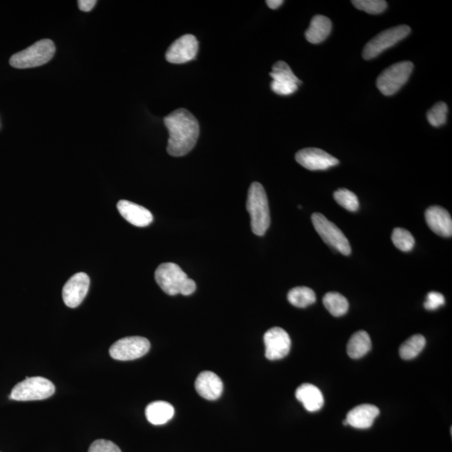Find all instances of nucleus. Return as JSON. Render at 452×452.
Instances as JSON below:
<instances>
[{
    "mask_svg": "<svg viewBox=\"0 0 452 452\" xmlns=\"http://www.w3.org/2000/svg\"><path fill=\"white\" fill-rule=\"evenodd\" d=\"M284 1L283 0H267V6L271 8V10H276L280 6H283Z\"/></svg>",
    "mask_w": 452,
    "mask_h": 452,
    "instance_id": "33",
    "label": "nucleus"
},
{
    "mask_svg": "<svg viewBox=\"0 0 452 452\" xmlns=\"http://www.w3.org/2000/svg\"><path fill=\"white\" fill-rule=\"evenodd\" d=\"M444 304L445 298L441 293L431 292L427 294L426 302L424 303V307L427 310L433 311L444 305Z\"/></svg>",
    "mask_w": 452,
    "mask_h": 452,
    "instance_id": "31",
    "label": "nucleus"
},
{
    "mask_svg": "<svg viewBox=\"0 0 452 452\" xmlns=\"http://www.w3.org/2000/svg\"><path fill=\"white\" fill-rule=\"evenodd\" d=\"M116 207L121 216L133 226L145 227L154 221L153 214L149 209L131 201L120 200Z\"/></svg>",
    "mask_w": 452,
    "mask_h": 452,
    "instance_id": "16",
    "label": "nucleus"
},
{
    "mask_svg": "<svg viewBox=\"0 0 452 452\" xmlns=\"http://www.w3.org/2000/svg\"><path fill=\"white\" fill-rule=\"evenodd\" d=\"M297 399L310 413H316L323 408L324 399L320 389L311 384H303L296 391Z\"/></svg>",
    "mask_w": 452,
    "mask_h": 452,
    "instance_id": "19",
    "label": "nucleus"
},
{
    "mask_svg": "<svg viewBox=\"0 0 452 452\" xmlns=\"http://www.w3.org/2000/svg\"><path fill=\"white\" fill-rule=\"evenodd\" d=\"M334 200L343 208L348 212H356L360 209V201L357 195L346 189H340L334 192Z\"/></svg>",
    "mask_w": 452,
    "mask_h": 452,
    "instance_id": "27",
    "label": "nucleus"
},
{
    "mask_svg": "<svg viewBox=\"0 0 452 452\" xmlns=\"http://www.w3.org/2000/svg\"><path fill=\"white\" fill-rule=\"evenodd\" d=\"M392 241L396 248L404 252H409L414 248L415 238L409 231L396 228L392 233Z\"/></svg>",
    "mask_w": 452,
    "mask_h": 452,
    "instance_id": "26",
    "label": "nucleus"
},
{
    "mask_svg": "<svg viewBox=\"0 0 452 452\" xmlns=\"http://www.w3.org/2000/svg\"><path fill=\"white\" fill-rule=\"evenodd\" d=\"M56 53L55 44L51 39H44L12 56L11 66L17 69L34 68L48 63Z\"/></svg>",
    "mask_w": 452,
    "mask_h": 452,
    "instance_id": "3",
    "label": "nucleus"
},
{
    "mask_svg": "<svg viewBox=\"0 0 452 452\" xmlns=\"http://www.w3.org/2000/svg\"><path fill=\"white\" fill-rule=\"evenodd\" d=\"M266 346V357L269 360L283 359L288 355L291 349V338L288 333L279 326L267 331L264 335Z\"/></svg>",
    "mask_w": 452,
    "mask_h": 452,
    "instance_id": "12",
    "label": "nucleus"
},
{
    "mask_svg": "<svg viewBox=\"0 0 452 452\" xmlns=\"http://www.w3.org/2000/svg\"><path fill=\"white\" fill-rule=\"evenodd\" d=\"M296 160L300 165L311 171L329 169L337 166L339 164L338 159L316 147H308L298 151Z\"/></svg>",
    "mask_w": 452,
    "mask_h": 452,
    "instance_id": "13",
    "label": "nucleus"
},
{
    "mask_svg": "<svg viewBox=\"0 0 452 452\" xmlns=\"http://www.w3.org/2000/svg\"><path fill=\"white\" fill-rule=\"evenodd\" d=\"M146 418L154 426L166 424L173 417L174 408L166 401H154L147 406Z\"/></svg>",
    "mask_w": 452,
    "mask_h": 452,
    "instance_id": "20",
    "label": "nucleus"
},
{
    "mask_svg": "<svg viewBox=\"0 0 452 452\" xmlns=\"http://www.w3.org/2000/svg\"><path fill=\"white\" fill-rule=\"evenodd\" d=\"M447 113L448 107L445 102H438L432 109H429L427 113V120L432 126L437 128L444 125L446 122Z\"/></svg>",
    "mask_w": 452,
    "mask_h": 452,
    "instance_id": "28",
    "label": "nucleus"
},
{
    "mask_svg": "<svg viewBox=\"0 0 452 452\" xmlns=\"http://www.w3.org/2000/svg\"><path fill=\"white\" fill-rule=\"evenodd\" d=\"M324 305L331 314L334 317H341L346 314L348 310V302L346 297L338 293H328L325 295Z\"/></svg>",
    "mask_w": 452,
    "mask_h": 452,
    "instance_id": "25",
    "label": "nucleus"
},
{
    "mask_svg": "<svg viewBox=\"0 0 452 452\" xmlns=\"http://www.w3.org/2000/svg\"><path fill=\"white\" fill-rule=\"evenodd\" d=\"M199 50L198 40L192 35L177 39L166 52V60L173 64H183L195 59Z\"/></svg>",
    "mask_w": 452,
    "mask_h": 452,
    "instance_id": "11",
    "label": "nucleus"
},
{
    "mask_svg": "<svg viewBox=\"0 0 452 452\" xmlns=\"http://www.w3.org/2000/svg\"><path fill=\"white\" fill-rule=\"evenodd\" d=\"M189 277L176 263H163L157 268L155 280L164 292L170 296L181 294Z\"/></svg>",
    "mask_w": 452,
    "mask_h": 452,
    "instance_id": "8",
    "label": "nucleus"
},
{
    "mask_svg": "<svg viewBox=\"0 0 452 452\" xmlns=\"http://www.w3.org/2000/svg\"><path fill=\"white\" fill-rule=\"evenodd\" d=\"M379 415V410L377 406L369 404L358 405L347 415L348 426L357 429L370 428Z\"/></svg>",
    "mask_w": 452,
    "mask_h": 452,
    "instance_id": "18",
    "label": "nucleus"
},
{
    "mask_svg": "<svg viewBox=\"0 0 452 452\" xmlns=\"http://www.w3.org/2000/svg\"><path fill=\"white\" fill-rule=\"evenodd\" d=\"M164 121L169 133V154L182 157L189 154L200 135V124L195 116L189 111L181 109L165 116Z\"/></svg>",
    "mask_w": 452,
    "mask_h": 452,
    "instance_id": "1",
    "label": "nucleus"
},
{
    "mask_svg": "<svg viewBox=\"0 0 452 452\" xmlns=\"http://www.w3.org/2000/svg\"><path fill=\"white\" fill-rule=\"evenodd\" d=\"M414 65L410 61H402L389 66L379 75L377 87L384 96H392L404 86L413 73Z\"/></svg>",
    "mask_w": 452,
    "mask_h": 452,
    "instance_id": "6",
    "label": "nucleus"
},
{
    "mask_svg": "<svg viewBox=\"0 0 452 452\" xmlns=\"http://www.w3.org/2000/svg\"><path fill=\"white\" fill-rule=\"evenodd\" d=\"M246 209L250 216L254 234L259 236L265 235L270 226L271 217L267 193L261 183L255 182L250 185Z\"/></svg>",
    "mask_w": 452,
    "mask_h": 452,
    "instance_id": "2",
    "label": "nucleus"
},
{
    "mask_svg": "<svg viewBox=\"0 0 452 452\" xmlns=\"http://www.w3.org/2000/svg\"><path fill=\"white\" fill-rule=\"evenodd\" d=\"M427 340L422 335L415 334L407 339L400 348V355L401 359L410 360L415 359L420 355L426 346Z\"/></svg>",
    "mask_w": 452,
    "mask_h": 452,
    "instance_id": "24",
    "label": "nucleus"
},
{
    "mask_svg": "<svg viewBox=\"0 0 452 452\" xmlns=\"http://www.w3.org/2000/svg\"><path fill=\"white\" fill-rule=\"evenodd\" d=\"M223 388L221 379L210 371L200 373L196 379V391L205 400L216 401L219 399L222 395Z\"/></svg>",
    "mask_w": 452,
    "mask_h": 452,
    "instance_id": "17",
    "label": "nucleus"
},
{
    "mask_svg": "<svg viewBox=\"0 0 452 452\" xmlns=\"http://www.w3.org/2000/svg\"><path fill=\"white\" fill-rule=\"evenodd\" d=\"M270 75L272 78L271 90L281 96L292 95L298 91V87L302 84L301 80L295 75L292 69L284 61H277L272 66Z\"/></svg>",
    "mask_w": 452,
    "mask_h": 452,
    "instance_id": "10",
    "label": "nucleus"
},
{
    "mask_svg": "<svg viewBox=\"0 0 452 452\" xmlns=\"http://www.w3.org/2000/svg\"><path fill=\"white\" fill-rule=\"evenodd\" d=\"M410 31L408 25H398L382 31L381 33L376 35L369 42L367 43L364 51H362V57L365 60L374 59L379 54L408 37Z\"/></svg>",
    "mask_w": 452,
    "mask_h": 452,
    "instance_id": "7",
    "label": "nucleus"
},
{
    "mask_svg": "<svg viewBox=\"0 0 452 452\" xmlns=\"http://www.w3.org/2000/svg\"><path fill=\"white\" fill-rule=\"evenodd\" d=\"M352 4L358 10L371 15H378L387 8V2L384 0H353Z\"/></svg>",
    "mask_w": 452,
    "mask_h": 452,
    "instance_id": "29",
    "label": "nucleus"
},
{
    "mask_svg": "<svg viewBox=\"0 0 452 452\" xmlns=\"http://www.w3.org/2000/svg\"><path fill=\"white\" fill-rule=\"evenodd\" d=\"M312 221L313 227L326 245L338 250L344 256L351 254V246L347 237L335 224L329 221V219L320 213L312 214Z\"/></svg>",
    "mask_w": 452,
    "mask_h": 452,
    "instance_id": "5",
    "label": "nucleus"
},
{
    "mask_svg": "<svg viewBox=\"0 0 452 452\" xmlns=\"http://www.w3.org/2000/svg\"><path fill=\"white\" fill-rule=\"evenodd\" d=\"M372 348L371 339L365 331H359L352 335L348 343L347 353L353 360L360 359L370 351Z\"/></svg>",
    "mask_w": 452,
    "mask_h": 452,
    "instance_id": "22",
    "label": "nucleus"
},
{
    "mask_svg": "<svg viewBox=\"0 0 452 452\" xmlns=\"http://www.w3.org/2000/svg\"><path fill=\"white\" fill-rule=\"evenodd\" d=\"M427 225L434 233L442 237H451L452 220L446 209L438 205L429 207L424 213Z\"/></svg>",
    "mask_w": 452,
    "mask_h": 452,
    "instance_id": "15",
    "label": "nucleus"
},
{
    "mask_svg": "<svg viewBox=\"0 0 452 452\" xmlns=\"http://www.w3.org/2000/svg\"><path fill=\"white\" fill-rule=\"evenodd\" d=\"M80 11L84 12H90L95 7L96 0H79L78 2Z\"/></svg>",
    "mask_w": 452,
    "mask_h": 452,
    "instance_id": "32",
    "label": "nucleus"
},
{
    "mask_svg": "<svg viewBox=\"0 0 452 452\" xmlns=\"http://www.w3.org/2000/svg\"><path fill=\"white\" fill-rule=\"evenodd\" d=\"M288 301L297 307H307L316 302L314 291L307 286H298L290 291L288 294Z\"/></svg>",
    "mask_w": 452,
    "mask_h": 452,
    "instance_id": "23",
    "label": "nucleus"
},
{
    "mask_svg": "<svg viewBox=\"0 0 452 452\" xmlns=\"http://www.w3.org/2000/svg\"><path fill=\"white\" fill-rule=\"evenodd\" d=\"M55 386L43 377H27L13 388L10 398L16 401L46 400L54 395Z\"/></svg>",
    "mask_w": 452,
    "mask_h": 452,
    "instance_id": "4",
    "label": "nucleus"
},
{
    "mask_svg": "<svg viewBox=\"0 0 452 452\" xmlns=\"http://www.w3.org/2000/svg\"><path fill=\"white\" fill-rule=\"evenodd\" d=\"M150 346L149 340L145 338L127 337L114 343L109 353L111 357L116 360H134L147 355Z\"/></svg>",
    "mask_w": 452,
    "mask_h": 452,
    "instance_id": "9",
    "label": "nucleus"
},
{
    "mask_svg": "<svg viewBox=\"0 0 452 452\" xmlns=\"http://www.w3.org/2000/svg\"><path fill=\"white\" fill-rule=\"evenodd\" d=\"M88 452H122L113 441L97 440L92 443Z\"/></svg>",
    "mask_w": 452,
    "mask_h": 452,
    "instance_id": "30",
    "label": "nucleus"
},
{
    "mask_svg": "<svg viewBox=\"0 0 452 452\" xmlns=\"http://www.w3.org/2000/svg\"><path fill=\"white\" fill-rule=\"evenodd\" d=\"M90 286V279L84 272L71 276L62 290V298L66 305L71 308L78 307L83 302Z\"/></svg>",
    "mask_w": 452,
    "mask_h": 452,
    "instance_id": "14",
    "label": "nucleus"
},
{
    "mask_svg": "<svg viewBox=\"0 0 452 452\" xmlns=\"http://www.w3.org/2000/svg\"><path fill=\"white\" fill-rule=\"evenodd\" d=\"M332 30V22L328 17L324 16H316L312 18L310 28L305 33L308 42L312 44H319L323 42Z\"/></svg>",
    "mask_w": 452,
    "mask_h": 452,
    "instance_id": "21",
    "label": "nucleus"
}]
</instances>
